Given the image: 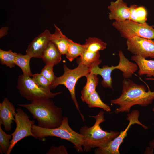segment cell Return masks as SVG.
Returning <instances> with one entry per match:
<instances>
[{
  "label": "cell",
  "instance_id": "1",
  "mask_svg": "<svg viewBox=\"0 0 154 154\" xmlns=\"http://www.w3.org/2000/svg\"><path fill=\"white\" fill-rule=\"evenodd\" d=\"M122 84L123 89L120 96L111 101V104L119 106L114 111L116 114L124 112L129 113L131 108L136 105L146 107L154 100V91H147L146 87L143 85L137 84L128 78H124Z\"/></svg>",
  "mask_w": 154,
  "mask_h": 154
},
{
  "label": "cell",
  "instance_id": "2",
  "mask_svg": "<svg viewBox=\"0 0 154 154\" xmlns=\"http://www.w3.org/2000/svg\"><path fill=\"white\" fill-rule=\"evenodd\" d=\"M30 104H18L26 108L38 122V125L46 128H54L61 124L64 117L62 109L55 105L50 99L32 101Z\"/></svg>",
  "mask_w": 154,
  "mask_h": 154
},
{
  "label": "cell",
  "instance_id": "3",
  "mask_svg": "<svg viewBox=\"0 0 154 154\" xmlns=\"http://www.w3.org/2000/svg\"><path fill=\"white\" fill-rule=\"evenodd\" d=\"M104 113L102 110L96 116H89L95 119L94 124L90 127L84 125L80 129L79 133L83 137L82 147L85 152H89L94 148L105 147L120 133L116 131L107 132L102 129L100 125L105 121Z\"/></svg>",
  "mask_w": 154,
  "mask_h": 154
},
{
  "label": "cell",
  "instance_id": "4",
  "mask_svg": "<svg viewBox=\"0 0 154 154\" xmlns=\"http://www.w3.org/2000/svg\"><path fill=\"white\" fill-rule=\"evenodd\" d=\"M31 131L34 137L38 139L44 141L46 137H57L72 143L78 153L84 151L82 147L83 137L71 128L67 117H64L61 124L58 127L46 128L34 125Z\"/></svg>",
  "mask_w": 154,
  "mask_h": 154
},
{
  "label": "cell",
  "instance_id": "5",
  "mask_svg": "<svg viewBox=\"0 0 154 154\" xmlns=\"http://www.w3.org/2000/svg\"><path fill=\"white\" fill-rule=\"evenodd\" d=\"M77 62L78 66L73 69H70L64 64L63 65L64 71L63 74L60 77H56L51 84L50 89L55 88L59 85L65 86L69 91L72 99L84 122L85 118L80 111L76 96L75 86L77 81L80 78L85 76L90 72V68L80 62Z\"/></svg>",
  "mask_w": 154,
  "mask_h": 154
},
{
  "label": "cell",
  "instance_id": "6",
  "mask_svg": "<svg viewBox=\"0 0 154 154\" xmlns=\"http://www.w3.org/2000/svg\"><path fill=\"white\" fill-rule=\"evenodd\" d=\"M17 87L22 96L31 101L39 99L53 98L62 93H53L50 90L42 88L36 84L32 78L23 74L18 77Z\"/></svg>",
  "mask_w": 154,
  "mask_h": 154
},
{
  "label": "cell",
  "instance_id": "7",
  "mask_svg": "<svg viewBox=\"0 0 154 154\" xmlns=\"http://www.w3.org/2000/svg\"><path fill=\"white\" fill-rule=\"evenodd\" d=\"M112 26L119 32L121 36L127 39L135 36L154 40V28L147 23H139L129 20L114 21Z\"/></svg>",
  "mask_w": 154,
  "mask_h": 154
},
{
  "label": "cell",
  "instance_id": "8",
  "mask_svg": "<svg viewBox=\"0 0 154 154\" xmlns=\"http://www.w3.org/2000/svg\"><path fill=\"white\" fill-rule=\"evenodd\" d=\"M139 112L138 110H133L127 116V119L129 123L125 129L120 133L119 135L110 141L106 146L102 147H98L95 149L96 154H119V149L123 141L125 138L127 136V132L131 125L134 124L139 125L145 129L148 127L144 125L139 120Z\"/></svg>",
  "mask_w": 154,
  "mask_h": 154
},
{
  "label": "cell",
  "instance_id": "9",
  "mask_svg": "<svg viewBox=\"0 0 154 154\" xmlns=\"http://www.w3.org/2000/svg\"><path fill=\"white\" fill-rule=\"evenodd\" d=\"M15 116L16 127L11 134L12 139L7 154H9L16 144L23 138L31 136L34 137L31 130L35 121L29 119V116L21 109H16Z\"/></svg>",
  "mask_w": 154,
  "mask_h": 154
},
{
  "label": "cell",
  "instance_id": "10",
  "mask_svg": "<svg viewBox=\"0 0 154 154\" xmlns=\"http://www.w3.org/2000/svg\"><path fill=\"white\" fill-rule=\"evenodd\" d=\"M127 50L134 55L154 58V40L135 36L127 39Z\"/></svg>",
  "mask_w": 154,
  "mask_h": 154
},
{
  "label": "cell",
  "instance_id": "11",
  "mask_svg": "<svg viewBox=\"0 0 154 154\" xmlns=\"http://www.w3.org/2000/svg\"><path fill=\"white\" fill-rule=\"evenodd\" d=\"M51 35L50 31L46 29L31 42L26 50V54L31 58H41L43 51L50 41Z\"/></svg>",
  "mask_w": 154,
  "mask_h": 154
},
{
  "label": "cell",
  "instance_id": "12",
  "mask_svg": "<svg viewBox=\"0 0 154 154\" xmlns=\"http://www.w3.org/2000/svg\"><path fill=\"white\" fill-rule=\"evenodd\" d=\"M108 8L110 11L108 15L110 20L122 21L129 19L130 15V8L123 0L111 2Z\"/></svg>",
  "mask_w": 154,
  "mask_h": 154
},
{
  "label": "cell",
  "instance_id": "13",
  "mask_svg": "<svg viewBox=\"0 0 154 154\" xmlns=\"http://www.w3.org/2000/svg\"><path fill=\"white\" fill-rule=\"evenodd\" d=\"M16 109L13 103L5 97L0 103V122L4 126L5 130L9 131L12 129L11 124L15 120Z\"/></svg>",
  "mask_w": 154,
  "mask_h": 154
},
{
  "label": "cell",
  "instance_id": "14",
  "mask_svg": "<svg viewBox=\"0 0 154 154\" xmlns=\"http://www.w3.org/2000/svg\"><path fill=\"white\" fill-rule=\"evenodd\" d=\"M119 60L116 66V69H118L123 72V76L125 78H131L138 69V66L136 64L130 61L125 56L121 50L118 52Z\"/></svg>",
  "mask_w": 154,
  "mask_h": 154
},
{
  "label": "cell",
  "instance_id": "15",
  "mask_svg": "<svg viewBox=\"0 0 154 154\" xmlns=\"http://www.w3.org/2000/svg\"><path fill=\"white\" fill-rule=\"evenodd\" d=\"M131 60L134 61L139 68L138 74L139 76L146 75L147 77H154V60H147L137 55H134Z\"/></svg>",
  "mask_w": 154,
  "mask_h": 154
},
{
  "label": "cell",
  "instance_id": "16",
  "mask_svg": "<svg viewBox=\"0 0 154 154\" xmlns=\"http://www.w3.org/2000/svg\"><path fill=\"white\" fill-rule=\"evenodd\" d=\"M61 55L56 46L50 41L43 51L41 58L46 65L54 66L61 61Z\"/></svg>",
  "mask_w": 154,
  "mask_h": 154
},
{
  "label": "cell",
  "instance_id": "17",
  "mask_svg": "<svg viewBox=\"0 0 154 154\" xmlns=\"http://www.w3.org/2000/svg\"><path fill=\"white\" fill-rule=\"evenodd\" d=\"M54 26L55 31L53 34H51L50 40L55 44L61 55H66L70 39L63 34L55 25Z\"/></svg>",
  "mask_w": 154,
  "mask_h": 154
},
{
  "label": "cell",
  "instance_id": "18",
  "mask_svg": "<svg viewBox=\"0 0 154 154\" xmlns=\"http://www.w3.org/2000/svg\"><path fill=\"white\" fill-rule=\"evenodd\" d=\"M116 69L115 66L112 65L109 66L104 65L102 68H100L98 65L94 66L90 68V72L100 75L103 78L101 84L105 88H112V79L111 76L112 72Z\"/></svg>",
  "mask_w": 154,
  "mask_h": 154
},
{
  "label": "cell",
  "instance_id": "19",
  "mask_svg": "<svg viewBox=\"0 0 154 154\" xmlns=\"http://www.w3.org/2000/svg\"><path fill=\"white\" fill-rule=\"evenodd\" d=\"M85 76L87 79L86 83L81 91V98L83 102H85L91 94L96 91L98 82V78L97 75L90 72Z\"/></svg>",
  "mask_w": 154,
  "mask_h": 154
},
{
  "label": "cell",
  "instance_id": "20",
  "mask_svg": "<svg viewBox=\"0 0 154 154\" xmlns=\"http://www.w3.org/2000/svg\"><path fill=\"white\" fill-rule=\"evenodd\" d=\"M129 8L130 15L129 20L141 24L147 23V12L145 7L133 4L130 6Z\"/></svg>",
  "mask_w": 154,
  "mask_h": 154
},
{
  "label": "cell",
  "instance_id": "21",
  "mask_svg": "<svg viewBox=\"0 0 154 154\" xmlns=\"http://www.w3.org/2000/svg\"><path fill=\"white\" fill-rule=\"evenodd\" d=\"M99 51L92 52L85 50L77 59V62H80L90 68L99 65L102 61Z\"/></svg>",
  "mask_w": 154,
  "mask_h": 154
},
{
  "label": "cell",
  "instance_id": "22",
  "mask_svg": "<svg viewBox=\"0 0 154 154\" xmlns=\"http://www.w3.org/2000/svg\"><path fill=\"white\" fill-rule=\"evenodd\" d=\"M31 58L27 54L23 55L19 53L16 56L15 61L16 65L19 66L22 70L23 74L30 77L33 75L30 66V61Z\"/></svg>",
  "mask_w": 154,
  "mask_h": 154
},
{
  "label": "cell",
  "instance_id": "23",
  "mask_svg": "<svg viewBox=\"0 0 154 154\" xmlns=\"http://www.w3.org/2000/svg\"><path fill=\"white\" fill-rule=\"evenodd\" d=\"M85 50L84 44L81 45L70 39L68 47L66 54V57L69 61H72L78 56H80Z\"/></svg>",
  "mask_w": 154,
  "mask_h": 154
},
{
  "label": "cell",
  "instance_id": "24",
  "mask_svg": "<svg viewBox=\"0 0 154 154\" xmlns=\"http://www.w3.org/2000/svg\"><path fill=\"white\" fill-rule=\"evenodd\" d=\"M85 102L88 104L90 108H99L107 112H109L111 110L110 107L102 101L96 91L91 94L87 97Z\"/></svg>",
  "mask_w": 154,
  "mask_h": 154
},
{
  "label": "cell",
  "instance_id": "25",
  "mask_svg": "<svg viewBox=\"0 0 154 154\" xmlns=\"http://www.w3.org/2000/svg\"><path fill=\"white\" fill-rule=\"evenodd\" d=\"M86 50L92 52H97L103 50L106 48L107 44L101 40L94 37H89L86 40L84 44Z\"/></svg>",
  "mask_w": 154,
  "mask_h": 154
},
{
  "label": "cell",
  "instance_id": "26",
  "mask_svg": "<svg viewBox=\"0 0 154 154\" xmlns=\"http://www.w3.org/2000/svg\"><path fill=\"white\" fill-rule=\"evenodd\" d=\"M17 54L12 52L11 50L6 51L0 49V62L10 68L14 67L16 65L15 59Z\"/></svg>",
  "mask_w": 154,
  "mask_h": 154
},
{
  "label": "cell",
  "instance_id": "27",
  "mask_svg": "<svg viewBox=\"0 0 154 154\" xmlns=\"http://www.w3.org/2000/svg\"><path fill=\"white\" fill-rule=\"evenodd\" d=\"M1 125L0 122V153L1 154H7L10 145L12 135L6 133L2 129Z\"/></svg>",
  "mask_w": 154,
  "mask_h": 154
},
{
  "label": "cell",
  "instance_id": "28",
  "mask_svg": "<svg viewBox=\"0 0 154 154\" xmlns=\"http://www.w3.org/2000/svg\"><path fill=\"white\" fill-rule=\"evenodd\" d=\"M32 79L39 87L44 89L50 90L51 83L40 73L33 74Z\"/></svg>",
  "mask_w": 154,
  "mask_h": 154
},
{
  "label": "cell",
  "instance_id": "29",
  "mask_svg": "<svg viewBox=\"0 0 154 154\" xmlns=\"http://www.w3.org/2000/svg\"><path fill=\"white\" fill-rule=\"evenodd\" d=\"M53 66L52 65H46L40 73L48 79L51 84L56 77L53 71Z\"/></svg>",
  "mask_w": 154,
  "mask_h": 154
},
{
  "label": "cell",
  "instance_id": "30",
  "mask_svg": "<svg viewBox=\"0 0 154 154\" xmlns=\"http://www.w3.org/2000/svg\"><path fill=\"white\" fill-rule=\"evenodd\" d=\"M47 154H67L68 153L66 147L63 145L55 147L52 146L46 153Z\"/></svg>",
  "mask_w": 154,
  "mask_h": 154
},
{
  "label": "cell",
  "instance_id": "31",
  "mask_svg": "<svg viewBox=\"0 0 154 154\" xmlns=\"http://www.w3.org/2000/svg\"><path fill=\"white\" fill-rule=\"evenodd\" d=\"M8 28L7 27L1 28L0 30V38L6 35L7 34Z\"/></svg>",
  "mask_w": 154,
  "mask_h": 154
},
{
  "label": "cell",
  "instance_id": "32",
  "mask_svg": "<svg viewBox=\"0 0 154 154\" xmlns=\"http://www.w3.org/2000/svg\"><path fill=\"white\" fill-rule=\"evenodd\" d=\"M149 153H153L154 149V139L151 140L149 143Z\"/></svg>",
  "mask_w": 154,
  "mask_h": 154
},
{
  "label": "cell",
  "instance_id": "33",
  "mask_svg": "<svg viewBox=\"0 0 154 154\" xmlns=\"http://www.w3.org/2000/svg\"><path fill=\"white\" fill-rule=\"evenodd\" d=\"M145 79L146 80H154V78H148L147 77L145 78Z\"/></svg>",
  "mask_w": 154,
  "mask_h": 154
},
{
  "label": "cell",
  "instance_id": "34",
  "mask_svg": "<svg viewBox=\"0 0 154 154\" xmlns=\"http://www.w3.org/2000/svg\"><path fill=\"white\" fill-rule=\"evenodd\" d=\"M152 110L153 112H154V107L153 108V109H152Z\"/></svg>",
  "mask_w": 154,
  "mask_h": 154
},
{
  "label": "cell",
  "instance_id": "35",
  "mask_svg": "<svg viewBox=\"0 0 154 154\" xmlns=\"http://www.w3.org/2000/svg\"><path fill=\"white\" fill-rule=\"evenodd\" d=\"M152 26L154 28V25H152Z\"/></svg>",
  "mask_w": 154,
  "mask_h": 154
}]
</instances>
